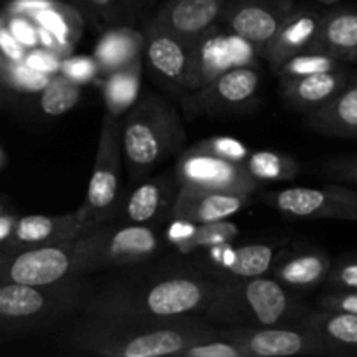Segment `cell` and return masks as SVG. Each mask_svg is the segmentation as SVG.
Returning <instances> with one entry per match:
<instances>
[{
  "mask_svg": "<svg viewBox=\"0 0 357 357\" xmlns=\"http://www.w3.org/2000/svg\"><path fill=\"white\" fill-rule=\"evenodd\" d=\"M323 171L333 180L357 185V157H340V159L328 160L323 166Z\"/></svg>",
  "mask_w": 357,
  "mask_h": 357,
  "instance_id": "obj_37",
  "label": "cell"
},
{
  "mask_svg": "<svg viewBox=\"0 0 357 357\" xmlns=\"http://www.w3.org/2000/svg\"><path fill=\"white\" fill-rule=\"evenodd\" d=\"M331 257L321 250L289 253L272 267V278L291 291H309L324 282L331 268Z\"/></svg>",
  "mask_w": 357,
  "mask_h": 357,
  "instance_id": "obj_24",
  "label": "cell"
},
{
  "mask_svg": "<svg viewBox=\"0 0 357 357\" xmlns=\"http://www.w3.org/2000/svg\"><path fill=\"white\" fill-rule=\"evenodd\" d=\"M176 192L173 190V181L164 178L143 181L124 202L122 225L153 227L164 215L169 216Z\"/></svg>",
  "mask_w": 357,
  "mask_h": 357,
  "instance_id": "obj_23",
  "label": "cell"
},
{
  "mask_svg": "<svg viewBox=\"0 0 357 357\" xmlns=\"http://www.w3.org/2000/svg\"><path fill=\"white\" fill-rule=\"evenodd\" d=\"M225 3L227 0H167L152 23L195 44L215 28Z\"/></svg>",
  "mask_w": 357,
  "mask_h": 357,
  "instance_id": "obj_16",
  "label": "cell"
},
{
  "mask_svg": "<svg viewBox=\"0 0 357 357\" xmlns=\"http://www.w3.org/2000/svg\"><path fill=\"white\" fill-rule=\"evenodd\" d=\"M121 142L129 174L136 180L183 146L185 129L173 105L149 94L126 112Z\"/></svg>",
  "mask_w": 357,
  "mask_h": 357,
  "instance_id": "obj_4",
  "label": "cell"
},
{
  "mask_svg": "<svg viewBox=\"0 0 357 357\" xmlns=\"http://www.w3.org/2000/svg\"><path fill=\"white\" fill-rule=\"evenodd\" d=\"M0 51L7 59H14V61H23V47H21L20 40L14 37L10 31L0 28Z\"/></svg>",
  "mask_w": 357,
  "mask_h": 357,
  "instance_id": "obj_39",
  "label": "cell"
},
{
  "mask_svg": "<svg viewBox=\"0 0 357 357\" xmlns=\"http://www.w3.org/2000/svg\"><path fill=\"white\" fill-rule=\"evenodd\" d=\"M195 146H199V149L206 150L209 153H215V155L225 157V159L236 160V162L241 164H244V160L250 155V150H248L246 145H243L239 139L227 138V136L202 139Z\"/></svg>",
  "mask_w": 357,
  "mask_h": 357,
  "instance_id": "obj_34",
  "label": "cell"
},
{
  "mask_svg": "<svg viewBox=\"0 0 357 357\" xmlns=\"http://www.w3.org/2000/svg\"><path fill=\"white\" fill-rule=\"evenodd\" d=\"M59 70H61L63 75L79 84L87 82V80L94 79L98 75V65L94 58H86V56H75V58L65 59Z\"/></svg>",
  "mask_w": 357,
  "mask_h": 357,
  "instance_id": "obj_35",
  "label": "cell"
},
{
  "mask_svg": "<svg viewBox=\"0 0 357 357\" xmlns=\"http://www.w3.org/2000/svg\"><path fill=\"white\" fill-rule=\"evenodd\" d=\"M75 237L49 246L24 248L0 253V284L49 286L75 278Z\"/></svg>",
  "mask_w": 357,
  "mask_h": 357,
  "instance_id": "obj_8",
  "label": "cell"
},
{
  "mask_svg": "<svg viewBox=\"0 0 357 357\" xmlns=\"http://www.w3.org/2000/svg\"><path fill=\"white\" fill-rule=\"evenodd\" d=\"M344 63L340 59L333 58L330 54L317 51H307L302 54L291 56L286 59L284 63L275 68V73L279 79H295V77L310 75V73H319V72H330V70L342 68Z\"/></svg>",
  "mask_w": 357,
  "mask_h": 357,
  "instance_id": "obj_31",
  "label": "cell"
},
{
  "mask_svg": "<svg viewBox=\"0 0 357 357\" xmlns=\"http://www.w3.org/2000/svg\"><path fill=\"white\" fill-rule=\"evenodd\" d=\"M86 232H91V229L84 225L77 211L61 216H21L14 222L13 232L6 243V251L58 244Z\"/></svg>",
  "mask_w": 357,
  "mask_h": 357,
  "instance_id": "obj_17",
  "label": "cell"
},
{
  "mask_svg": "<svg viewBox=\"0 0 357 357\" xmlns=\"http://www.w3.org/2000/svg\"><path fill=\"white\" fill-rule=\"evenodd\" d=\"M122 142L121 117L105 108L98 139L93 174L87 185L86 202L77 211L87 229H96L110 220L121 197Z\"/></svg>",
  "mask_w": 357,
  "mask_h": 357,
  "instance_id": "obj_7",
  "label": "cell"
},
{
  "mask_svg": "<svg viewBox=\"0 0 357 357\" xmlns=\"http://www.w3.org/2000/svg\"><path fill=\"white\" fill-rule=\"evenodd\" d=\"M310 51L330 54L342 63H357V7H338L323 14Z\"/></svg>",
  "mask_w": 357,
  "mask_h": 357,
  "instance_id": "obj_22",
  "label": "cell"
},
{
  "mask_svg": "<svg viewBox=\"0 0 357 357\" xmlns=\"http://www.w3.org/2000/svg\"><path fill=\"white\" fill-rule=\"evenodd\" d=\"M244 166L258 183L293 180L300 173V164L295 157L284 155V153L274 152V150L250 152L248 159L244 160Z\"/></svg>",
  "mask_w": 357,
  "mask_h": 357,
  "instance_id": "obj_29",
  "label": "cell"
},
{
  "mask_svg": "<svg viewBox=\"0 0 357 357\" xmlns=\"http://www.w3.org/2000/svg\"><path fill=\"white\" fill-rule=\"evenodd\" d=\"M91 289L84 275L49 286L0 284V324L21 331L54 326L84 309Z\"/></svg>",
  "mask_w": 357,
  "mask_h": 357,
  "instance_id": "obj_5",
  "label": "cell"
},
{
  "mask_svg": "<svg viewBox=\"0 0 357 357\" xmlns=\"http://www.w3.org/2000/svg\"><path fill=\"white\" fill-rule=\"evenodd\" d=\"M178 357H244V352L229 338L222 337V333L218 331L213 337L188 345Z\"/></svg>",
  "mask_w": 357,
  "mask_h": 357,
  "instance_id": "obj_33",
  "label": "cell"
},
{
  "mask_svg": "<svg viewBox=\"0 0 357 357\" xmlns=\"http://www.w3.org/2000/svg\"><path fill=\"white\" fill-rule=\"evenodd\" d=\"M14 222H16V220L7 218V216H6V218H2V216H0V241L9 239L10 232H13Z\"/></svg>",
  "mask_w": 357,
  "mask_h": 357,
  "instance_id": "obj_42",
  "label": "cell"
},
{
  "mask_svg": "<svg viewBox=\"0 0 357 357\" xmlns=\"http://www.w3.org/2000/svg\"><path fill=\"white\" fill-rule=\"evenodd\" d=\"M321 2H335V0H321Z\"/></svg>",
  "mask_w": 357,
  "mask_h": 357,
  "instance_id": "obj_44",
  "label": "cell"
},
{
  "mask_svg": "<svg viewBox=\"0 0 357 357\" xmlns=\"http://www.w3.org/2000/svg\"><path fill=\"white\" fill-rule=\"evenodd\" d=\"M160 248L153 227L121 225L107 223L91 232L75 237L73 258L79 275H86L100 268H121L128 265L146 264Z\"/></svg>",
  "mask_w": 357,
  "mask_h": 357,
  "instance_id": "obj_6",
  "label": "cell"
},
{
  "mask_svg": "<svg viewBox=\"0 0 357 357\" xmlns=\"http://www.w3.org/2000/svg\"><path fill=\"white\" fill-rule=\"evenodd\" d=\"M171 227L180 230V234L167 230V239L173 243L183 253H190L195 250H211L216 246H225L230 244L239 234L236 223L223 220L216 223H204V225H195V223L180 222V220H171Z\"/></svg>",
  "mask_w": 357,
  "mask_h": 357,
  "instance_id": "obj_27",
  "label": "cell"
},
{
  "mask_svg": "<svg viewBox=\"0 0 357 357\" xmlns=\"http://www.w3.org/2000/svg\"><path fill=\"white\" fill-rule=\"evenodd\" d=\"M319 310L357 314V291H328L317 300Z\"/></svg>",
  "mask_w": 357,
  "mask_h": 357,
  "instance_id": "obj_36",
  "label": "cell"
},
{
  "mask_svg": "<svg viewBox=\"0 0 357 357\" xmlns=\"http://www.w3.org/2000/svg\"><path fill=\"white\" fill-rule=\"evenodd\" d=\"M307 126L324 136L357 139V75L324 107L307 114Z\"/></svg>",
  "mask_w": 357,
  "mask_h": 357,
  "instance_id": "obj_21",
  "label": "cell"
},
{
  "mask_svg": "<svg viewBox=\"0 0 357 357\" xmlns=\"http://www.w3.org/2000/svg\"><path fill=\"white\" fill-rule=\"evenodd\" d=\"M307 312L291 289L260 275L220 281L206 317L225 328H253L302 323Z\"/></svg>",
  "mask_w": 357,
  "mask_h": 357,
  "instance_id": "obj_3",
  "label": "cell"
},
{
  "mask_svg": "<svg viewBox=\"0 0 357 357\" xmlns=\"http://www.w3.org/2000/svg\"><path fill=\"white\" fill-rule=\"evenodd\" d=\"M91 289L84 314L128 323H176L206 316L218 282L187 264L138 268Z\"/></svg>",
  "mask_w": 357,
  "mask_h": 357,
  "instance_id": "obj_1",
  "label": "cell"
},
{
  "mask_svg": "<svg viewBox=\"0 0 357 357\" xmlns=\"http://www.w3.org/2000/svg\"><path fill=\"white\" fill-rule=\"evenodd\" d=\"M250 206V195L239 192L206 190L195 187H178L176 197L167 218L180 222L216 223L232 218L239 211Z\"/></svg>",
  "mask_w": 357,
  "mask_h": 357,
  "instance_id": "obj_15",
  "label": "cell"
},
{
  "mask_svg": "<svg viewBox=\"0 0 357 357\" xmlns=\"http://www.w3.org/2000/svg\"><path fill=\"white\" fill-rule=\"evenodd\" d=\"M174 180L178 187L239 192L248 195L260 190L261 185L248 173L244 164L209 153L199 146H192L180 157L174 169Z\"/></svg>",
  "mask_w": 357,
  "mask_h": 357,
  "instance_id": "obj_12",
  "label": "cell"
},
{
  "mask_svg": "<svg viewBox=\"0 0 357 357\" xmlns=\"http://www.w3.org/2000/svg\"><path fill=\"white\" fill-rule=\"evenodd\" d=\"M23 63H26L30 68L44 73H54L61 66L58 54L49 51V49H31L30 52H24Z\"/></svg>",
  "mask_w": 357,
  "mask_h": 357,
  "instance_id": "obj_38",
  "label": "cell"
},
{
  "mask_svg": "<svg viewBox=\"0 0 357 357\" xmlns=\"http://www.w3.org/2000/svg\"><path fill=\"white\" fill-rule=\"evenodd\" d=\"M218 331L195 319L149 324L86 316L66 335L65 344L101 357H169Z\"/></svg>",
  "mask_w": 357,
  "mask_h": 357,
  "instance_id": "obj_2",
  "label": "cell"
},
{
  "mask_svg": "<svg viewBox=\"0 0 357 357\" xmlns=\"http://www.w3.org/2000/svg\"><path fill=\"white\" fill-rule=\"evenodd\" d=\"M93 10L100 13L105 20H117L119 13H121L122 0H86Z\"/></svg>",
  "mask_w": 357,
  "mask_h": 357,
  "instance_id": "obj_40",
  "label": "cell"
},
{
  "mask_svg": "<svg viewBox=\"0 0 357 357\" xmlns=\"http://www.w3.org/2000/svg\"><path fill=\"white\" fill-rule=\"evenodd\" d=\"M220 333L234 342L244 352V357L330 356L321 338L302 323L281 326L225 328L220 330Z\"/></svg>",
  "mask_w": 357,
  "mask_h": 357,
  "instance_id": "obj_10",
  "label": "cell"
},
{
  "mask_svg": "<svg viewBox=\"0 0 357 357\" xmlns=\"http://www.w3.org/2000/svg\"><path fill=\"white\" fill-rule=\"evenodd\" d=\"M295 7L293 0H227L222 20L230 33L264 54Z\"/></svg>",
  "mask_w": 357,
  "mask_h": 357,
  "instance_id": "obj_13",
  "label": "cell"
},
{
  "mask_svg": "<svg viewBox=\"0 0 357 357\" xmlns=\"http://www.w3.org/2000/svg\"><path fill=\"white\" fill-rule=\"evenodd\" d=\"M3 98H6V87H3V82L0 80V101H2Z\"/></svg>",
  "mask_w": 357,
  "mask_h": 357,
  "instance_id": "obj_43",
  "label": "cell"
},
{
  "mask_svg": "<svg viewBox=\"0 0 357 357\" xmlns=\"http://www.w3.org/2000/svg\"><path fill=\"white\" fill-rule=\"evenodd\" d=\"M139 82H142V58L124 68L105 75L103 96L107 110L119 117L126 114L138 100Z\"/></svg>",
  "mask_w": 357,
  "mask_h": 357,
  "instance_id": "obj_28",
  "label": "cell"
},
{
  "mask_svg": "<svg viewBox=\"0 0 357 357\" xmlns=\"http://www.w3.org/2000/svg\"><path fill=\"white\" fill-rule=\"evenodd\" d=\"M82 98V86L63 73L52 75L38 98V108L49 117H59L72 110Z\"/></svg>",
  "mask_w": 357,
  "mask_h": 357,
  "instance_id": "obj_30",
  "label": "cell"
},
{
  "mask_svg": "<svg viewBox=\"0 0 357 357\" xmlns=\"http://www.w3.org/2000/svg\"><path fill=\"white\" fill-rule=\"evenodd\" d=\"M143 52V33L131 28L119 26L101 37L94 51V61L98 65V75L121 70L142 58Z\"/></svg>",
  "mask_w": 357,
  "mask_h": 357,
  "instance_id": "obj_26",
  "label": "cell"
},
{
  "mask_svg": "<svg viewBox=\"0 0 357 357\" xmlns=\"http://www.w3.org/2000/svg\"><path fill=\"white\" fill-rule=\"evenodd\" d=\"M321 17L323 14L316 10L295 7L261 56L275 70L291 56L310 51L319 31Z\"/></svg>",
  "mask_w": 357,
  "mask_h": 357,
  "instance_id": "obj_19",
  "label": "cell"
},
{
  "mask_svg": "<svg viewBox=\"0 0 357 357\" xmlns=\"http://www.w3.org/2000/svg\"><path fill=\"white\" fill-rule=\"evenodd\" d=\"M143 54L153 75L173 89H195L197 42L183 40L150 21L143 33Z\"/></svg>",
  "mask_w": 357,
  "mask_h": 357,
  "instance_id": "obj_11",
  "label": "cell"
},
{
  "mask_svg": "<svg viewBox=\"0 0 357 357\" xmlns=\"http://www.w3.org/2000/svg\"><path fill=\"white\" fill-rule=\"evenodd\" d=\"M302 324L321 338L330 356H357V314L316 310L307 312Z\"/></svg>",
  "mask_w": 357,
  "mask_h": 357,
  "instance_id": "obj_25",
  "label": "cell"
},
{
  "mask_svg": "<svg viewBox=\"0 0 357 357\" xmlns=\"http://www.w3.org/2000/svg\"><path fill=\"white\" fill-rule=\"evenodd\" d=\"M274 257L275 250L271 244H244L239 248L225 244L206 250V260L215 267L213 279L216 282L267 275L274 267Z\"/></svg>",
  "mask_w": 357,
  "mask_h": 357,
  "instance_id": "obj_18",
  "label": "cell"
},
{
  "mask_svg": "<svg viewBox=\"0 0 357 357\" xmlns=\"http://www.w3.org/2000/svg\"><path fill=\"white\" fill-rule=\"evenodd\" d=\"M349 77H351L349 72L342 66V68L330 70V72L282 79L281 93L289 107L307 115L324 107L331 98L337 96L342 87L347 84Z\"/></svg>",
  "mask_w": 357,
  "mask_h": 357,
  "instance_id": "obj_20",
  "label": "cell"
},
{
  "mask_svg": "<svg viewBox=\"0 0 357 357\" xmlns=\"http://www.w3.org/2000/svg\"><path fill=\"white\" fill-rule=\"evenodd\" d=\"M13 30L20 44H37L38 42V31H35V28L28 21L16 20L13 23Z\"/></svg>",
  "mask_w": 357,
  "mask_h": 357,
  "instance_id": "obj_41",
  "label": "cell"
},
{
  "mask_svg": "<svg viewBox=\"0 0 357 357\" xmlns=\"http://www.w3.org/2000/svg\"><path fill=\"white\" fill-rule=\"evenodd\" d=\"M323 284L330 291H357V255H347L331 261Z\"/></svg>",
  "mask_w": 357,
  "mask_h": 357,
  "instance_id": "obj_32",
  "label": "cell"
},
{
  "mask_svg": "<svg viewBox=\"0 0 357 357\" xmlns=\"http://www.w3.org/2000/svg\"><path fill=\"white\" fill-rule=\"evenodd\" d=\"M265 204L289 218L357 222V190L342 185L293 187L261 194Z\"/></svg>",
  "mask_w": 357,
  "mask_h": 357,
  "instance_id": "obj_9",
  "label": "cell"
},
{
  "mask_svg": "<svg viewBox=\"0 0 357 357\" xmlns=\"http://www.w3.org/2000/svg\"><path fill=\"white\" fill-rule=\"evenodd\" d=\"M260 82L257 66H230L201 87L195 96V105L199 110L211 114L243 110L255 101Z\"/></svg>",
  "mask_w": 357,
  "mask_h": 357,
  "instance_id": "obj_14",
  "label": "cell"
}]
</instances>
